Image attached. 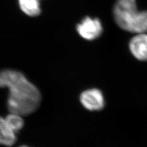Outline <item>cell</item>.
<instances>
[{"mask_svg": "<svg viewBox=\"0 0 147 147\" xmlns=\"http://www.w3.org/2000/svg\"><path fill=\"white\" fill-rule=\"evenodd\" d=\"M22 117L20 115L11 113L5 118L7 124L15 132H17L24 127V121Z\"/></svg>", "mask_w": 147, "mask_h": 147, "instance_id": "8", "label": "cell"}, {"mask_svg": "<svg viewBox=\"0 0 147 147\" xmlns=\"http://www.w3.org/2000/svg\"><path fill=\"white\" fill-rule=\"evenodd\" d=\"M113 12L122 30L136 34L147 32V11H139L136 0H117Z\"/></svg>", "mask_w": 147, "mask_h": 147, "instance_id": "2", "label": "cell"}, {"mask_svg": "<svg viewBox=\"0 0 147 147\" xmlns=\"http://www.w3.org/2000/svg\"><path fill=\"white\" fill-rule=\"evenodd\" d=\"M77 31L82 38L92 40L98 38L102 34L103 28L98 18L86 17L77 25Z\"/></svg>", "mask_w": 147, "mask_h": 147, "instance_id": "3", "label": "cell"}, {"mask_svg": "<svg viewBox=\"0 0 147 147\" xmlns=\"http://www.w3.org/2000/svg\"><path fill=\"white\" fill-rule=\"evenodd\" d=\"M20 147H28V146H26L24 145V146H20Z\"/></svg>", "mask_w": 147, "mask_h": 147, "instance_id": "9", "label": "cell"}, {"mask_svg": "<svg viewBox=\"0 0 147 147\" xmlns=\"http://www.w3.org/2000/svg\"><path fill=\"white\" fill-rule=\"evenodd\" d=\"M0 87L9 90L7 107L11 113L29 115L39 107L40 91L22 72L12 69L0 71Z\"/></svg>", "mask_w": 147, "mask_h": 147, "instance_id": "1", "label": "cell"}, {"mask_svg": "<svg viewBox=\"0 0 147 147\" xmlns=\"http://www.w3.org/2000/svg\"><path fill=\"white\" fill-rule=\"evenodd\" d=\"M129 49L136 59L147 61V34L140 33L132 38L129 42Z\"/></svg>", "mask_w": 147, "mask_h": 147, "instance_id": "5", "label": "cell"}, {"mask_svg": "<svg viewBox=\"0 0 147 147\" xmlns=\"http://www.w3.org/2000/svg\"><path fill=\"white\" fill-rule=\"evenodd\" d=\"M16 133L7 125L5 118L0 117V145L11 146L17 140Z\"/></svg>", "mask_w": 147, "mask_h": 147, "instance_id": "6", "label": "cell"}, {"mask_svg": "<svg viewBox=\"0 0 147 147\" xmlns=\"http://www.w3.org/2000/svg\"><path fill=\"white\" fill-rule=\"evenodd\" d=\"M82 105L90 111H99L105 105L104 95L99 90L91 88L82 92L80 96Z\"/></svg>", "mask_w": 147, "mask_h": 147, "instance_id": "4", "label": "cell"}, {"mask_svg": "<svg viewBox=\"0 0 147 147\" xmlns=\"http://www.w3.org/2000/svg\"><path fill=\"white\" fill-rule=\"evenodd\" d=\"M40 0H18V4L21 10L25 14L30 17L40 15L41 9Z\"/></svg>", "mask_w": 147, "mask_h": 147, "instance_id": "7", "label": "cell"}]
</instances>
